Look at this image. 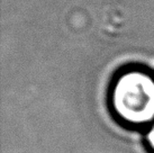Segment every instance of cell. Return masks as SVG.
<instances>
[{
  "label": "cell",
  "mask_w": 154,
  "mask_h": 153,
  "mask_svg": "<svg viewBox=\"0 0 154 153\" xmlns=\"http://www.w3.org/2000/svg\"><path fill=\"white\" fill-rule=\"evenodd\" d=\"M117 111L131 122H145L154 116V82L138 72L122 76L114 92Z\"/></svg>",
  "instance_id": "cell-1"
},
{
  "label": "cell",
  "mask_w": 154,
  "mask_h": 153,
  "mask_svg": "<svg viewBox=\"0 0 154 153\" xmlns=\"http://www.w3.org/2000/svg\"><path fill=\"white\" fill-rule=\"evenodd\" d=\"M149 139H150V142H151V144H152V146L154 148V128L152 130V132L150 133V135H149Z\"/></svg>",
  "instance_id": "cell-2"
}]
</instances>
